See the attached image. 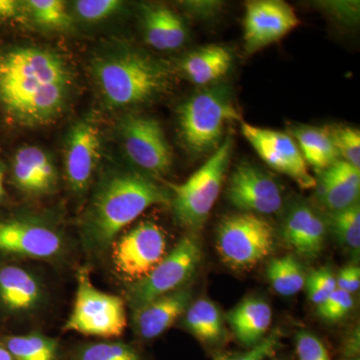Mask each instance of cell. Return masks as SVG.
Masks as SVG:
<instances>
[{
  "label": "cell",
  "instance_id": "obj_1",
  "mask_svg": "<svg viewBox=\"0 0 360 360\" xmlns=\"http://www.w3.org/2000/svg\"><path fill=\"white\" fill-rule=\"evenodd\" d=\"M169 202V193L139 174L123 172L103 182L84 222L85 245L105 250L124 227L153 205Z\"/></svg>",
  "mask_w": 360,
  "mask_h": 360
},
{
  "label": "cell",
  "instance_id": "obj_2",
  "mask_svg": "<svg viewBox=\"0 0 360 360\" xmlns=\"http://www.w3.org/2000/svg\"><path fill=\"white\" fill-rule=\"evenodd\" d=\"M94 72L104 98L116 108L148 103L167 89L170 79L165 65L131 51L99 59Z\"/></svg>",
  "mask_w": 360,
  "mask_h": 360
},
{
  "label": "cell",
  "instance_id": "obj_3",
  "mask_svg": "<svg viewBox=\"0 0 360 360\" xmlns=\"http://www.w3.org/2000/svg\"><path fill=\"white\" fill-rule=\"evenodd\" d=\"M49 84H70V70L58 54L35 47L0 52V106L7 115Z\"/></svg>",
  "mask_w": 360,
  "mask_h": 360
},
{
  "label": "cell",
  "instance_id": "obj_4",
  "mask_svg": "<svg viewBox=\"0 0 360 360\" xmlns=\"http://www.w3.org/2000/svg\"><path fill=\"white\" fill-rule=\"evenodd\" d=\"M236 122H243L241 113L224 85L200 90L179 110L180 137L193 155L214 153L224 141L227 125Z\"/></svg>",
  "mask_w": 360,
  "mask_h": 360
},
{
  "label": "cell",
  "instance_id": "obj_5",
  "mask_svg": "<svg viewBox=\"0 0 360 360\" xmlns=\"http://www.w3.org/2000/svg\"><path fill=\"white\" fill-rule=\"evenodd\" d=\"M232 148L231 137H225L219 148L186 182L170 186L174 217L182 226L200 229L205 224L221 191Z\"/></svg>",
  "mask_w": 360,
  "mask_h": 360
},
{
  "label": "cell",
  "instance_id": "obj_6",
  "mask_svg": "<svg viewBox=\"0 0 360 360\" xmlns=\"http://www.w3.org/2000/svg\"><path fill=\"white\" fill-rule=\"evenodd\" d=\"M274 231L264 217L255 213L229 215L217 231V248L224 264L231 269H252L274 248Z\"/></svg>",
  "mask_w": 360,
  "mask_h": 360
},
{
  "label": "cell",
  "instance_id": "obj_7",
  "mask_svg": "<svg viewBox=\"0 0 360 360\" xmlns=\"http://www.w3.org/2000/svg\"><path fill=\"white\" fill-rule=\"evenodd\" d=\"M127 326L123 300L97 290L91 283L89 271L80 269L75 307L66 321L65 330L110 338L122 335Z\"/></svg>",
  "mask_w": 360,
  "mask_h": 360
},
{
  "label": "cell",
  "instance_id": "obj_8",
  "mask_svg": "<svg viewBox=\"0 0 360 360\" xmlns=\"http://www.w3.org/2000/svg\"><path fill=\"white\" fill-rule=\"evenodd\" d=\"M200 262V241L194 236H184L148 276L130 286L127 295L129 307L135 310L155 298L184 288L195 274Z\"/></svg>",
  "mask_w": 360,
  "mask_h": 360
},
{
  "label": "cell",
  "instance_id": "obj_9",
  "mask_svg": "<svg viewBox=\"0 0 360 360\" xmlns=\"http://www.w3.org/2000/svg\"><path fill=\"white\" fill-rule=\"evenodd\" d=\"M122 135L129 160L148 174H168L174 153L160 123L148 116H129L123 120Z\"/></svg>",
  "mask_w": 360,
  "mask_h": 360
},
{
  "label": "cell",
  "instance_id": "obj_10",
  "mask_svg": "<svg viewBox=\"0 0 360 360\" xmlns=\"http://www.w3.org/2000/svg\"><path fill=\"white\" fill-rule=\"evenodd\" d=\"M241 132L272 169L288 175L303 189L316 186V179L309 174L307 162L290 134L255 127L245 122H241Z\"/></svg>",
  "mask_w": 360,
  "mask_h": 360
},
{
  "label": "cell",
  "instance_id": "obj_11",
  "mask_svg": "<svg viewBox=\"0 0 360 360\" xmlns=\"http://www.w3.org/2000/svg\"><path fill=\"white\" fill-rule=\"evenodd\" d=\"M167 236L153 222H142L123 234L113 248V262L122 276L141 281L167 252Z\"/></svg>",
  "mask_w": 360,
  "mask_h": 360
},
{
  "label": "cell",
  "instance_id": "obj_12",
  "mask_svg": "<svg viewBox=\"0 0 360 360\" xmlns=\"http://www.w3.org/2000/svg\"><path fill=\"white\" fill-rule=\"evenodd\" d=\"M295 9L281 0L246 2L243 40L248 53L253 54L279 41L300 25Z\"/></svg>",
  "mask_w": 360,
  "mask_h": 360
},
{
  "label": "cell",
  "instance_id": "obj_13",
  "mask_svg": "<svg viewBox=\"0 0 360 360\" xmlns=\"http://www.w3.org/2000/svg\"><path fill=\"white\" fill-rule=\"evenodd\" d=\"M227 200L243 212L274 214L283 205L278 184L251 163L243 162L232 172L226 191Z\"/></svg>",
  "mask_w": 360,
  "mask_h": 360
},
{
  "label": "cell",
  "instance_id": "obj_14",
  "mask_svg": "<svg viewBox=\"0 0 360 360\" xmlns=\"http://www.w3.org/2000/svg\"><path fill=\"white\" fill-rule=\"evenodd\" d=\"M63 250V238L51 227L20 219L0 221L1 252L49 259L58 257Z\"/></svg>",
  "mask_w": 360,
  "mask_h": 360
},
{
  "label": "cell",
  "instance_id": "obj_15",
  "mask_svg": "<svg viewBox=\"0 0 360 360\" xmlns=\"http://www.w3.org/2000/svg\"><path fill=\"white\" fill-rule=\"evenodd\" d=\"M101 153L98 129L90 122L72 127L65 146V167L68 184L75 193H82L89 186Z\"/></svg>",
  "mask_w": 360,
  "mask_h": 360
},
{
  "label": "cell",
  "instance_id": "obj_16",
  "mask_svg": "<svg viewBox=\"0 0 360 360\" xmlns=\"http://www.w3.org/2000/svg\"><path fill=\"white\" fill-rule=\"evenodd\" d=\"M328 224L314 208L297 203L284 217L281 236L300 257L314 259L321 255L326 241Z\"/></svg>",
  "mask_w": 360,
  "mask_h": 360
},
{
  "label": "cell",
  "instance_id": "obj_17",
  "mask_svg": "<svg viewBox=\"0 0 360 360\" xmlns=\"http://www.w3.org/2000/svg\"><path fill=\"white\" fill-rule=\"evenodd\" d=\"M191 300V291L182 288L142 305L134 310L135 331L143 340L158 338L186 314Z\"/></svg>",
  "mask_w": 360,
  "mask_h": 360
},
{
  "label": "cell",
  "instance_id": "obj_18",
  "mask_svg": "<svg viewBox=\"0 0 360 360\" xmlns=\"http://www.w3.org/2000/svg\"><path fill=\"white\" fill-rule=\"evenodd\" d=\"M317 198L329 213L340 212L359 202L360 169L338 160L319 172Z\"/></svg>",
  "mask_w": 360,
  "mask_h": 360
},
{
  "label": "cell",
  "instance_id": "obj_19",
  "mask_svg": "<svg viewBox=\"0 0 360 360\" xmlns=\"http://www.w3.org/2000/svg\"><path fill=\"white\" fill-rule=\"evenodd\" d=\"M44 291L30 271L15 265L0 267V307L8 314H28L39 309Z\"/></svg>",
  "mask_w": 360,
  "mask_h": 360
},
{
  "label": "cell",
  "instance_id": "obj_20",
  "mask_svg": "<svg viewBox=\"0 0 360 360\" xmlns=\"http://www.w3.org/2000/svg\"><path fill=\"white\" fill-rule=\"evenodd\" d=\"M232 333L243 347L251 348L266 338L272 321L269 303L259 297L245 298L225 315Z\"/></svg>",
  "mask_w": 360,
  "mask_h": 360
},
{
  "label": "cell",
  "instance_id": "obj_21",
  "mask_svg": "<svg viewBox=\"0 0 360 360\" xmlns=\"http://www.w3.org/2000/svg\"><path fill=\"white\" fill-rule=\"evenodd\" d=\"M142 25L146 42L158 51H174L186 41V23L167 7L143 6Z\"/></svg>",
  "mask_w": 360,
  "mask_h": 360
},
{
  "label": "cell",
  "instance_id": "obj_22",
  "mask_svg": "<svg viewBox=\"0 0 360 360\" xmlns=\"http://www.w3.org/2000/svg\"><path fill=\"white\" fill-rule=\"evenodd\" d=\"M231 65V52L221 45L210 44L186 54L179 68L189 82L205 86L224 77Z\"/></svg>",
  "mask_w": 360,
  "mask_h": 360
},
{
  "label": "cell",
  "instance_id": "obj_23",
  "mask_svg": "<svg viewBox=\"0 0 360 360\" xmlns=\"http://www.w3.org/2000/svg\"><path fill=\"white\" fill-rule=\"evenodd\" d=\"M184 324L198 340L207 347H219L224 343V319L219 307L206 298L191 303L186 311Z\"/></svg>",
  "mask_w": 360,
  "mask_h": 360
},
{
  "label": "cell",
  "instance_id": "obj_24",
  "mask_svg": "<svg viewBox=\"0 0 360 360\" xmlns=\"http://www.w3.org/2000/svg\"><path fill=\"white\" fill-rule=\"evenodd\" d=\"M290 135L307 165H311L317 172L326 169L340 160L338 151L323 127L295 125L291 127Z\"/></svg>",
  "mask_w": 360,
  "mask_h": 360
},
{
  "label": "cell",
  "instance_id": "obj_25",
  "mask_svg": "<svg viewBox=\"0 0 360 360\" xmlns=\"http://www.w3.org/2000/svg\"><path fill=\"white\" fill-rule=\"evenodd\" d=\"M266 276L274 290L283 296H292L304 288L302 265L292 255L274 258L266 269Z\"/></svg>",
  "mask_w": 360,
  "mask_h": 360
},
{
  "label": "cell",
  "instance_id": "obj_26",
  "mask_svg": "<svg viewBox=\"0 0 360 360\" xmlns=\"http://www.w3.org/2000/svg\"><path fill=\"white\" fill-rule=\"evenodd\" d=\"M2 345L15 360L58 359V341L39 333L9 336Z\"/></svg>",
  "mask_w": 360,
  "mask_h": 360
},
{
  "label": "cell",
  "instance_id": "obj_27",
  "mask_svg": "<svg viewBox=\"0 0 360 360\" xmlns=\"http://www.w3.org/2000/svg\"><path fill=\"white\" fill-rule=\"evenodd\" d=\"M329 225L341 245L348 250L359 252L360 248L359 202L329 214Z\"/></svg>",
  "mask_w": 360,
  "mask_h": 360
},
{
  "label": "cell",
  "instance_id": "obj_28",
  "mask_svg": "<svg viewBox=\"0 0 360 360\" xmlns=\"http://www.w3.org/2000/svg\"><path fill=\"white\" fill-rule=\"evenodd\" d=\"M338 151L341 160L360 169V131L345 124H329L323 127Z\"/></svg>",
  "mask_w": 360,
  "mask_h": 360
},
{
  "label": "cell",
  "instance_id": "obj_29",
  "mask_svg": "<svg viewBox=\"0 0 360 360\" xmlns=\"http://www.w3.org/2000/svg\"><path fill=\"white\" fill-rule=\"evenodd\" d=\"M72 360H142V357L127 343L97 342L78 348Z\"/></svg>",
  "mask_w": 360,
  "mask_h": 360
},
{
  "label": "cell",
  "instance_id": "obj_30",
  "mask_svg": "<svg viewBox=\"0 0 360 360\" xmlns=\"http://www.w3.org/2000/svg\"><path fill=\"white\" fill-rule=\"evenodd\" d=\"M28 11L40 25L56 30H68L72 20L66 11L65 2L59 0H30L26 2Z\"/></svg>",
  "mask_w": 360,
  "mask_h": 360
},
{
  "label": "cell",
  "instance_id": "obj_31",
  "mask_svg": "<svg viewBox=\"0 0 360 360\" xmlns=\"http://www.w3.org/2000/svg\"><path fill=\"white\" fill-rule=\"evenodd\" d=\"M18 158L32 168L45 191H49L56 184V170L49 155L37 146H26L18 151Z\"/></svg>",
  "mask_w": 360,
  "mask_h": 360
},
{
  "label": "cell",
  "instance_id": "obj_32",
  "mask_svg": "<svg viewBox=\"0 0 360 360\" xmlns=\"http://www.w3.org/2000/svg\"><path fill=\"white\" fill-rule=\"evenodd\" d=\"M304 286H307L310 302L317 307L326 302L338 288L335 274L324 267L311 272L307 281H305Z\"/></svg>",
  "mask_w": 360,
  "mask_h": 360
},
{
  "label": "cell",
  "instance_id": "obj_33",
  "mask_svg": "<svg viewBox=\"0 0 360 360\" xmlns=\"http://www.w3.org/2000/svg\"><path fill=\"white\" fill-rule=\"evenodd\" d=\"M281 340L278 331L274 330L259 345L243 352H222L217 354L213 360H266L276 355Z\"/></svg>",
  "mask_w": 360,
  "mask_h": 360
},
{
  "label": "cell",
  "instance_id": "obj_34",
  "mask_svg": "<svg viewBox=\"0 0 360 360\" xmlns=\"http://www.w3.org/2000/svg\"><path fill=\"white\" fill-rule=\"evenodd\" d=\"M354 307V298L350 293L336 288L328 300L317 307L322 319L328 322H338L347 316Z\"/></svg>",
  "mask_w": 360,
  "mask_h": 360
},
{
  "label": "cell",
  "instance_id": "obj_35",
  "mask_svg": "<svg viewBox=\"0 0 360 360\" xmlns=\"http://www.w3.org/2000/svg\"><path fill=\"white\" fill-rule=\"evenodd\" d=\"M295 350L298 360H331L323 342L309 331L295 335Z\"/></svg>",
  "mask_w": 360,
  "mask_h": 360
},
{
  "label": "cell",
  "instance_id": "obj_36",
  "mask_svg": "<svg viewBox=\"0 0 360 360\" xmlns=\"http://www.w3.org/2000/svg\"><path fill=\"white\" fill-rule=\"evenodd\" d=\"M122 4L118 0H80L75 4V8L84 20L98 21L115 13Z\"/></svg>",
  "mask_w": 360,
  "mask_h": 360
},
{
  "label": "cell",
  "instance_id": "obj_37",
  "mask_svg": "<svg viewBox=\"0 0 360 360\" xmlns=\"http://www.w3.org/2000/svg\"><path fill=\"white\" fill-rule=\"evenodd\" d=\"M336 285L338 290L352 293L359 291L360 286V270L356 265H347L340 270L338 276H335Z\"/></svg>",
  "mask_w": 360,
  "mask_h": 360
},
{
  "label": "cell",
  "instance_id": "obj_38",
  "mask_svg": "<svg viewBox=\"0 0 360 360\" xmlns=\"http://www.w3.org/2000/svg\"><path fill=\"white\" fill-rule=\"evenodd\" d=\"M342 354L345 359H356L359 357V331L354 330L348 335L347 340L343 343Z\"/></svg>",
  "mask_w": 360,
  "mask_h": 360
},
{
  "label": "cell",
  "instance_id": "obj_39",
  "mask_svg": "<svg viewBox=\"0 0 360 360\" xmlns=\"http://www.w3.org/2000/svg\"><path fill=\"white\" fill-rule=\"evenodd\" d=\"M20 2L14 0H0V20L15 18L20 13Z\"/></svg>",
  "mask_w": 360,
  "mask_h": 360
},
{
  "label": "cell",
  "instance_id": "obj_40",
  "mask_svg": "<svg viewBox=\"0 0 360 360\" xmlns=\"http://www.w3.org/2000/svg\"><path fill=\"white\" fill-rule=\"evenodd\" d=\"M189 6L193 7V11L200 15H212L217 13L220 7L219 2L215 1H196L188 2Z\"/></svg>",
  "mask_w": 360,
  "mask_h": 360
},
{
  "label": "cell",
  "instance_id": "obj_41",
  "mask_svg": "<svg viewBox=\"0 0 360 360\" xmlns=\"http://www.w3.org/2000/svg\"><path fill=\"white\" fill-rule=\"evenodd\" d=\"M0 360H15L4 345H0Z\"/></svg>",
  "mask_w": 360,
  "mask_h": 360
},
{
  "label": "cell",
  "instance_id": "obj_42",
  "mask_svg": "<svg viewBox=\"0 0 360 360\" xmlns=\"http://www.w3.org/2000/svg\"><path fill=\"white\" fill-rule=\"evenodd\" d=\"M4 196V168L0 165V200Z\"/></svg>",
  "mask_w": 360,
  "mask_h": 360
},
{
  "label": "cell",
  "instance_id": "obj_43",
  "mask_svg": "<svg viewBox=\"0 0 360 360\" xmlns=\"http://www.w3.org/2000/svg\"><path fill=\"white\" fill-rule=\"evenodd\" d=\"M271 360H284V359H278V357H276V355H274V356L271 357Z\"/></svg>",
  "mask_w": 360,
  "mask_h": 360
},
{
  "label": "cell",
  "instance_id": "obj_44",
  "mask_svg": "<svg viewBox=\"0 0 360 360\" xmlns=\"http://www.w3.org/2000/svg\"><path fill=\"white\" fill-rule=\"evenodd\" d=\"M345 360H360L359 357H356V359H345Z\"/></svg>",
  "mask_w": 360,
  "mask_h": 360
}]
</instances>
